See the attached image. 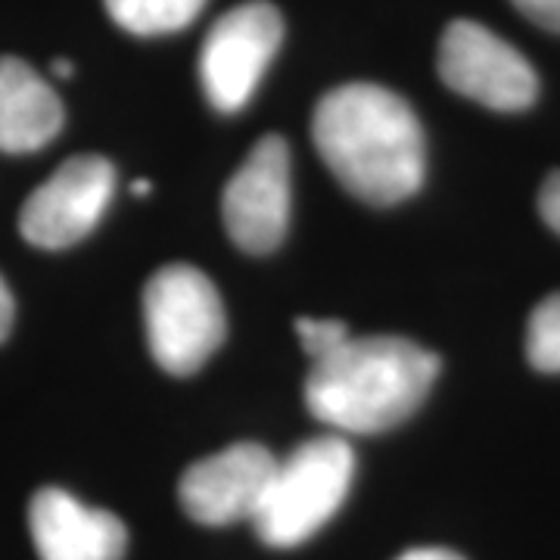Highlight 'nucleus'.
I'll return each mask as SVG.
<instances>
[{"label":"nucleus","mask_w":560,"mask_h":560,"mask_svg":"<svg viewBox=\"0 0 560 560\" xmlns=\"http://www.w3.org/2000/svg\"><path fill=\"white\" fill-rule=\"evenodd\" d=\"M312 138L334 178L371 206L415 197L427 175L418 116L383 84L352 81L327 91L312 116Z\"/></svg>","instance_id":"f257e3e1"},{"label":"nucleus","mask_w":560,"mask_h":560,"mask_svg":"<svg viewBox=\"0 0 560 560\" xmlns=\"http://www.w3.org/2000/svg\"><path fill=\"white\" fill-rule=\"evenodd\" d=\"M440 377V355L405 337H349L312 361L308 411L340 433H383L418 411Z\"/></svg>","instance_id":"f03ea898"},{"label":"nucleus","mask_w":560,"mask_h":560,"mask_svg":"<svg viewBox=\"0 0 560 560\" xmlns=\"http://www.w3.org/2000/svg\"><path fill=\"white\" fill-rule=\"evenodd\" d=\"M355 452L342 436H315L278 460L253 526L271 548L308 541L349 495Z\"/></svg>","instance_id":"7ed1b4c3"},{"label":"nucleus","mask_w":560,"mask_h":560,"mask_svg":"<svg viewBox=\"0 0 560 560\" xmlns=\"http://www.w3.org/2000/svg\"><path fill=\"white\" fill-rule=\"evenodd\" d=\"M147 342L162 371L187 377L200 371L228 330L215 283L194 265H165L143 287Z\"/></svg>","instance_id":"20e7f679"},{"label":"nucleus","mask_w":560,"mask_h":560,"mask_svg":"<svg viewBox=\"0 0 560 560\" xmlns=\"http://www.w3.org/2000/svg\"><path fill=\"white\" fill-rule=\"evenodd\" d=\"M283 40V16L268 0L228 10L202 40L200 79L219 113H241Z\"/></svg>","instance_id":"39448f33"},{"label":"nucleus","mask_w":560,"mask_h":560,"mask_svg":"<svg viewBox=\"0 0 560 560\" xmlns=\"http://www.w3.org/2000/svg\"><path fill=\"white\" fill-rule=\"evenodd\" d=\"M442 81L495 113H521L539 97V79L517 47L474 20H455L440 40Z\"/></svg>","instance_id":"423d86ee"},{"label":"nucleus","mask_w":560,"mask_h":560,"mask_svg":"<svg viewBox=\"0 0 560 560\" xmlns=\"http://www.w3.org/2000/svg\"><path fill=\"white\" fill-rule=\"evenodd\" d=\"M116 190V168L103 156H72L35 187L20 212L25 241L40 249H66L84 241Z\"/></svg>","instance_id":"0eeeda50"},{"label":"nucleus","mask_w":560,"mask_h":560,"mask_svg":"<svg viewBox=\"0 0 560 560\" xmlns=\"http://www.w3.org/2000/svg\"><path fill=\"white\" fill-rule=\"evenodd\" d=\"M221 219L231 241L249 256H268L283 243L290 224V147L280 135H265L228 180Z\"/></svg>","instance_id":"6e6552de"},{"label":"nucleus","mask_w":560,"mask_h":560,"mask_svg":"<svg viewBox=\"0 0 560 560\" xmlns=\"http://www.w3.org/2000/svg\"><path fill=\"white\" fill-rule=\"evenodd\" d=\"M278 458L259 442H237L184 470L178 486L184 511L206 526L253 521Z\"/></svg>","instance_id":"1a4fd4ad"},{"label":"nucleus","mask_w":560,"mask_h":560,"mask_svg":"<svg viewBox=\"0 0 560 560\" xmlns=\"http://www.w3.org/2000/svg\"><path fill=\"white\" fill-rule=\"evenodd\" d=\"M28 529L40 560H121L128 548V529L116 514L88 508L57 486L35 492Z\"/></svg>","instance_id":"9d476101"},{"label":"nucleus","mask_w":560,"mask_h":560,"mask_svg":"<svg viewBox=\"0 0 560 560\" xmlns=\"http://www.w3.org/2000/svg\"><path fill=\"white\" fill-rule=\"evenodd\" d=\"M66 109L20 57H0V153H35L60 135Z\"/></svg>","instance_id":"9b49d317"},{"label":"nucleus","mask_w":560,"mask_h":560,"mask_svg":"<svg viewBox=\"0 0 560 560\" xmlns=\"http://www.w3.org/2000/svg\"><path fill=\"white\" fill-rule=\"evenodd\" d=\"M106 13L131 35H172L200 16L206 0H103Z\"/></svg>","instance_id":"f8f14e48"},{"label":"nucleus","mask_w":560,"mask_h":560,"mask_svg":"<svg viewBox=\"0 0 560 560\" xmlns=\"http://www.w3.org/2000/svg\"><path fill=\"white\" fill-rule=\"evenodd\" d=\"M526 355L536 371L560 374V293L541 300L526 327Z\"/></svg>","instance_id":"ddd939ff"},{"label":"nucleus","mask_w":560,"mask_h":560,"mask_svg":"<svg viewBox=\"0 0 560 560\" xmlns=\"http://www.w3.org/2000/svg\"><path fill=\"white\" fill-rule=\"evenodd\" d=\"M296 334H300L302 349L308 352V359L318 361L330 352H337L342 342L349 340V327L342 320L334 318H296Z\"/></svg>","instance_id":"4468645a"},{"label":"nucleus","mask_w":560,"mask_h":560,"mask_svg":"<svg viewBox=\"0 0 560 560\" xmlns=\"http://www.w3.org/2000/svg\"><path fill=\"white\" fill-rule=\"evenodd\" d=\"M523 16L560 35V0H511Z\"/></svg>","instance_id":"2eb2a0df"},{"label":"nucleus","mask_w":560,"mask_h":560,"mask_svg":"<svg viewBox=\"0 0 560 560\" xmlns=\"http://www.w3.org/2000/svg\"><path fill=\"white\" fill-rule=\"evenodd\" d=\"M539 212L541 219H545V224H548L555 234H560V172L548 175L545 184H541Z\"/></svg>","instance_id":"dca6fc26"},{"label":"nucleus","mask_w":560,"mask_h":560,"mask_svg":"<svg viewBox=\"0 0 560 560\" xmlns=\"http://www.w3.org/2000/svg\"><path fill=\"white\" fill-rule=\"evenodd\" d=\"M13 318H16V302H13V293H10L7 280L0 278V342L10 337Z\"/></svg>","instance_id":"f3484780"},{"label":"nucleus","mask_w":560,"mask_h":560,"mask_svg":"<svg viewBox=\"0 0 560 560\" xmlns=\"http://www.w3.org/2000/svg\"><path fill=\"white\" fill-rule=\"evenodd\" d=\"M396 560H464L455 551H448V548H411V551H405Z\"/></svg>","instance_id":"a211bd4d"},{"label":"nucleus","mask_w":560,"mask_h":560,"mask_svg":"<svg viewBox=\"0 0 560 560\" xmlns=\"http://www.w3.org/2000/svg\"><path fill=\"white\" fill-rule=\"evenodd\" d=\"M72 62L69 60H54V75H60V79H72Z\"/></svg>","instance_id":"6ab92c4d"},{"label":"nucleus","mask_w":560,"mask_h":560,"mask_svg":"<svg viewBox=\"0 0 560 560\" xmlns=\"http://www.w3.org/2000/svg\"><path fill=\"white\" fill-rule=\"evenodd\" d=\"M150 187H153L150 180H138L135 184V197H150Z\"/></svg>","instance_id":"aec40b11"}]
</instances>
